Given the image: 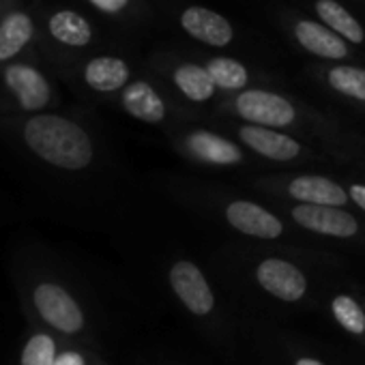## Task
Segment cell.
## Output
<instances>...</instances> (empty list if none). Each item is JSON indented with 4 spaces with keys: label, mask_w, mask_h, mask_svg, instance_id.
<instances>
[{
    "label": "cell",
    "mask_w": 365,
    "mask_h": 365,
    "mask_svg": "<svg viewBox=\"0 0 365 365\" xmlns=\"http://www.w3.org/2000/svg\"><path fill=\"white\" fill-rule=\"evenodd\" d=\"M7 275L22 320L112 356L138 335L155 307L138 284L39 237H24L11 245Z\"/></svg>",
    "instance_id": "cell-1"
},
{
    "label": "cell",
    "mask_w": 365,
    "mask_h": 365,
    "mask_svg": "<svg viewBox=\"0 0 365 365\" xmlns=\"http://www.w3.org/2000/svg\"><path fill=\"white\" fill-rule=\"evenodd\" d=\"M0 144L16 157L33 185L67 211H86L82 198L99 194L116 165L88 106L0 116Z\"/></svg>",
    "instance_id": "cell-2"
},
{
    "label": "cell",
    "mask_w": 365,
    "mask_h": 365,
    "mask_svg": "<svg viewBox=\"0 0 365 365\" xmlns=\"http://www.w3.org/2000/svg\"><path fill=\"white\" fill-rule=\"evenodd\" d=\"M202 254L237 309L277 320L314 314L324 286L350 269L346 252L318 245L222 239Z\"/></svg>",
    "instance_id": "cell-3"
},
{
    "label": "cell",
    "mask_w": 365,
    "mask_h": 365,
    "mask_svg": "<svg viewBox=\"0 0 365 365\" xmlns=\"http://www.w3.org/2000/svg\"><path fill=\"white\" fill-rule=\"evenodd\" d=\"M140 290L155 307L185 324L222 365H243L239 309L211 271L205 254L178 243L135 250Z\"/></svg>",
    "instance_id": "cell-4"
},
{
    "label": "cell",
    "mask_w": 365,
    "mask_h": 365,
    "mask_svg": "<svg viewBox=\"0 0 365 365\" xmlns=\"http://www.w3.org/2000/svg\"><path fill=\"white\" fill-rule=\"evenodd\" d=\"M157 187L174 207L222 232L224 239L318 245L254 192H241L205 176L172 172L157 178Z\"/></svg>",
    "instance_id": "cell-5"
},
{
    "label": "cell",
    "mask_w": 365,
    "mask_h": 365,
    "mask_svg": "<svg viewBox=\"0 0 365 365\" xmlns=\"http://www.w3.org/2000/svg\"><path fill=\"white\" fill-rule=\"evenodd\" d=\"M211 116H230L294 133L329 150L339 168L365 170V135L286 86H254L224 97Z\"/></svg>",
    "instance_id": "cell-6"
},
{
    "label": "cell",
    "mask_w": 365,
    "mask_h": 365,
    "mask_svg": "<svg viewBox=\"0 0 365 365\" xmlns=\"http://www.w3.org/2000/svg\"><path fill=\"white\" fill-rule=\"evenodd\" d=\"M239 339L243 365H346V348L245 309H239Z\"/></svg>",
    "instance_id": "cell-7"
},
{
    "label": "cell",
    "mask_w": 365,
    "mask_h": 365,
    "mask_svg": "<svg viewBox=\"0 0 365 365\" xmlns=\"http://www.w3.org/2000/svg\"><path fill=\"white\" fill-rule=\"evenodd\" d=\"M39 56L56 71L86 54L112 46H135L73 0H37Z\"/></svg>",
    "instance_id": "cell-8"
},
{
    "label": "cell",
    "mask_w": 365,
    "mask_h": 365,
    "mask_svg": "<svg viewBox=\"0 0 365 365\" xmlns=\"http://www.w3.org/2000/svg\"><path fill=\"white\" fill-rule=\"evenodd\" d=\"M153 7L157 22L185 46L254 56L250 52L256 48V39L232 18L213 7L200 5L196 0H153Z\"/></svg>",
    "instance_id": "cell-9"
},
{
    "label": "cell",
    "mask_w": 365,
    "mask_h": 365,
    "mask_svg": "<svg viewBox=\"0 0 365 365\" xmlns=\"http://www.w3.org/2000/svg\"><path fill=\"white\" fill-rule=\"evenodd\" d=\"M163 135L178 157L209 172L250 176L271 170L228 131L217 127L211 116H190L168 129Z\"/></svg>",
    "instance_id": "cell-10"
},
{
    "label": "cell",
    "mask_w": 365,
    "mask_h": 365,
    "mask_svg": "<svg viewBox=\"0 0 365 365\" xmlns=\"http://www.w3.org/2000/svg\"><path fill=\"white\" fill-rule=\"evenodd\" d=\"M144 69L135 46H112L56 69L63 86L88 108H110L116 95Z\"/></svg>",
    "instance_id": "cell-11"
},
{
    "label": "cell",
    "mask_w": 365,
    "mask_h": 365,
    "mask_svg": "<svg viewBox=\"0 0 365 365\" xmlns=\"http://www.w3.org/2000/svg\"><path fill=\"white\" fill-rule=\"evenodd\" d=\"M144 67L190 116H211L224 99L207 67L185 43L155 46L144 54Z\"/></svg>",
    "instance_id": "cell-12"
},
{
    "label": "cell",
    "mask_w": 365,
    "mask_h": 365,
    "mask_svg": "<svg viewBox=\"0 0 365 365\" xmlns=\"http://www.w3.org/2000/svg\"><path fill=\"white\" fill-rule=\"evenodd\" d=\"M211 120L228 131L237 142H241L256 159L267 163L271 170L277 168H339L335 157L324 150L320 144L299 138L294 133L230 118V116H211Z\"/></svg>",
    "instance_id": "cell-13"
},
{
    "label": "cell",
    "mask_w": 365,
    "mask_h": 365,
    "mask_svg": "<svg viewBox=\"0 0 365 365\" xmlns=\"http://www.w3.org/2000/svg\"><path fill=\"white\" fill-rule=\"evenodd\" d=\"M63 106L65 86L39 54L0 67V116H31Z\"/></svg>",
    "instance_id": "cell-14"
},
{
    "label": "cell",
    "mask_w": 365,
    "mask_h": 365,
    "mask_svg": "<svg viewBox=\"0 0 365 365\" xmlns=\"http://www.w3.org/2000/svg\"><path fill=\"white\" fill-rule=\"evenodd\" d=\"M269 202L286 222H290L314 243L346 254H365V215L356 213L354 209L286 200Z\"/></svg>",
    "instance_id": "cell-15"
},
{
    "label": "cell",
    "mask_w": 365,
    "mask_h": 365,
    "mask_svg": "<svg viewBox=\"0 0 365 365\" xmlns=\"http://www.w3.org/2000/svg\"><path fill=\"white\" fill-rule=\"evenodd\" d=\"M273 24L282 31L284 39L312 61L329 63H365V54L350 46L344 37L331 31L324 22L303 11L294 3H277L269 9Z\"/></svg>",
    "instance_id": "cell-16"
},
{
    "label": "cell",
    "mask_w": 365,
    "mask_h": 365,
    "mask_svg": "<svg viewBox=\"0 0 365 365\" xmlns=\"http://www.w3.org/2000/svg\"><path fill=\"white\" fill-rule=\"evenodd\" d=\"M7 365H118L116 356L67 341L43 327L29 320L22 322L11 350L7 354Z\"/></svg>",
    "instance_id": "cell-17"
},
{
    "label": "cell",
    "mask_w": 365,
    "mask_h": 365,
    "mask_svg": "<svg viewBox=\"0 0 365 365\" xmlns=\"http://www.w3.org/2000/svg\"><path fill=\"white\" fill-rule=\"evenodd\" d=\"M314 316L322 318L348 346L365 352V284L350 269L324 286Z\"/></svg>",
    "instance_id": "cell-18"
},
{
    "label": "cell",
    "mask_w": 365,
    "mask_h": 365,
    "mask_svg": "<svg viewBox=\"0 0 365 365\" xmlns=\"http://www.w3.org/2000/svg\"><path fill=\"white\" fill-rule=\"evenodd\" d=\"M110 110L138 125L155 127L163 133L180 120L190 118V114L168 95V91L146 67L116 95V99L110 103Z\"/></svg>",
    "instance_id": "cell-19"
},
{
    "label": "cell",
    "mask_w": 365,
    "mask_h": 365,
    "mask_svg": "<svg viewBox=\"0 0 365 365\" xmlns=\"http://www.w3.org/2000/svg\"><path fill=\"white\" fill-rule=\"evenodd\" d=\"M301 78L329 101L365 118V63L312 61L303 65Z\"/></svg>",
    "instance_id": "cell-20"
},
{
    "label": "cell",
    "mask_w": 365,
    "mask_h": 365,
    "mask_svg": "<svg viewBox=\"0 0 365 365\" xmlns=\"http://www.w3.org/2000/svg\"><path fill=\"white\" fill-rule=\"evenodd\" d=\"M192 52L207 67V71L211 73L213 82L217 84L224 97L237 95L254 86H284L279 73L258 65L250 56L230 54V52H211L200 48H192Z\"/></svg>",
    "instance_id": "cell-21"
},
{
    "label": "cell",
    "mask_w": 365,
    "mask_h": 365,
    "mask_svg": "<svg viewBox=\"0 0 365 365\" xmlns=\"http://www.w3.org/2000/svg\"><path fill=\"white\" fill-rule=\"evenodd\" d=\"M39 54L37 0H11L0 7V67Z\"/></svg>",
    "instance_id": "cell-22"
},
{
    "label": "cell",
    "mask_w": 365,
    "mask_h": 365,
    "mask_svg": "<svg viewBox=\"0 0 365 365\" xmlns=\"http://www.w3.org/2000/svg\"><path fill=\"white\" fill-rule=\"evenodd\" d=\"M73 3L131 43H138L144 33L159 24L153 0H73Z\"/></svg>",
    "instance_id": "cell-23"
},
{
    "label": "cell",
    "mask_w": 365,
    "mask_h": 365,
    "mask_svg": "<svg viewBox=\"0 0 365 365\" xmlns=\"http://www.w3.org/2000/svg\"><path fill=\"white\" fill-rule=\"evenodd\" d=\"M365 54V5L354 0H292Z\"/></svg>",
    "instance_id": "cell-24"
},
{
    "label": "cell",
    "mask_w": 365,
    "mask_h": 365,
    "mask_svg": "<svg viewBox=\"0 0 365 365\" xmlns=\"http://www.w3.org/2000/svg\"><path fill=\"white\" fill-rule=\"evenodd\" d=\"M118 365H211L157 337L135 335L116 356ZM222 365V363H220Z\"/></svg>",
    "instance_id": "cell-25"
},
{
    "label": "cell",
    "mask_w": 365,
    "mask_h": 365,
    "mask_svg": "<svg viewBox=\"0 0 365 365\" xmlns=\"http://www.w3.org/2000/svg\"><path fill=\"white\" fill-rule=\"evenodd\" d=\"M346 194L350 198V209L365 215V170L363 168H339Z\"/></svg>",
    "instance_id": "cell-26"
},
{
    "label": "cell",
    "mask_w": 365,
    "mask_h": 365,
    "mask_svg": "<svg viewBox=\"0 0 365 365\" xmlns=\"http://www.w3.org/2000/svg\"><path fill=\"white\" fill-rule=\"evenodd\" d=\"M346 365H365V352L354 346H348L346 348Z\"/></svg>",
    "instance_id": "cell-27"
},
{
    "label": "cell",
    "mask_w": 365,
    "mask_h": 365,
    "mask_svg": "<svg viewBox=\"0 0 365 365\" xmlns=\"http://www.w3.org/2000/svg\"><path fill=\"white\" fill-rule=\"evenodd\" d=\"M11 0H0V7H5V5H9Z\"/></svg>",
    "instance_id": "cell-28"
},
{
    "label": "cell",
    "mask_w": 365,
    "mask_h": 365,
    "mask_svg": "<svg viewBox=\"0 0 365 365\" xmlns=\"http://www.w3.org/2000/svg\"><path fill=\"white\" fill-rule=\"evenodd\" d=\"M354 3H361V5H365V0H354Z\"/></svg>",
    "instance_id": "cell-29"
}]
</instances>
